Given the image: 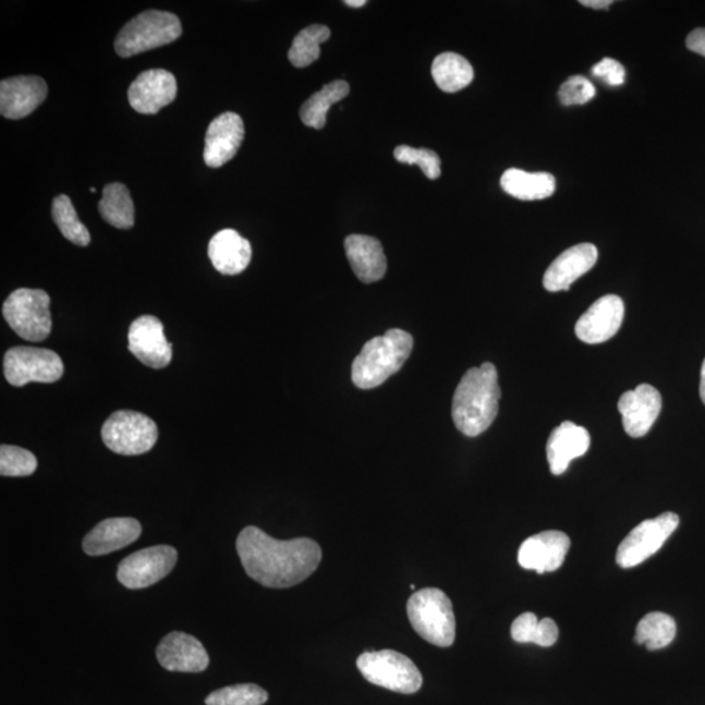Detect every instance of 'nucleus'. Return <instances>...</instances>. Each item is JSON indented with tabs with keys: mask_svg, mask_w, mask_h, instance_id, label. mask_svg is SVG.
Here are the masks:
<instances>
[{
	"mask_svg": "<svg viewBox=\"0 0 705 705\" xmlns=\"http://www.w3.org/2000/svg\"><path fill=\"white\" fill-rule=\"evenodd\" d=\"M142 535V525L136 519L111 518L97 524L83 539V550L90 557L107 556L126 548Z\"/></svg>",
	"mask_w": 705,
	"mask_h": 705,
	"instance_id": "nucleus-21",
	"label": "nucleus"
},
{
	"mask_svg": "<svg viewBox=\"0 0 705 705\" xmlns=\"http://www.w3.org/2000/svg\"><path fill=\"white\" fill-rule=\"evenodd\" d=\"M102 219L118 229H131L135 223L134 202L130 191L122 183H110L102 191L98 203Z\"/></svg>",
	"mask_w": 705,
	"mask_h": 705,
	"instance_id": "nucleus-27",
	"label": "nucleus"
},
{
	"mask_svg": "<svg viewBox=\"0 0 705 705\" xmlns=\"http://www.w3.org/2000/svg\"><path fill=\"white\" fill-rule=\"evenodd\" d=\"M393 156L400 163L418 165L428 180H438L440 177V158L434 150L399 145Z\"/></svg>",
	"mask_w": 705,
	"mask_h": 705,
	"instance_id": "nucleus-35",
	"label": "nucleus"
},
{
	"mask_svg": "<svg viewBox=\"0 0 705 705\" xmlns=\"http://www.w3.org/2000/svg\"><path fill=\"white\" fill-rule=\"evenodd\" d=\"M177 81L167 70L142 72L129 88L131 108L141 114H157L162 108L175 100Z\"/></svg>",
	"mask_w": 705,
	"mask_h": 705,
	"instance_id": "nucleus-15",
	"label": "nucleus"
},
{
	"mask_svg": "<svg viewBox=\"0 0 705 705\" xmlns=\"http://www.w3.org/2000/svg\"><path fill=\"white\" fill-rule=\"evenodd\" d=\"M680 525V516L665 512L655 519L644 520L619 545L617 563L622 569H632L656 555Z\"/></svg>",
	"mask_w": 705,
	"mask_h": 705,
	"instance_id": "nucleus-10",
	"label": "nucleus"
},
{
	"mask_svg": "<svg viewBox=\"0 0 705 705\" xmlns=\"http://www.w3.org/2000/svg\"><path fill=\"white\" fill-rule=\"evenodd\" d=\"M329 37H331V31L326 25L307 26L294 38L288 54L290 63L296 69H305L318 61L320 45L328 41Z\"/></svg>",
	"mask_w": 705,
	"mask_h": 705,
	"instance_id": "nucleus-31",
	"label": "nucleus"
},
{
	"mask_svg": "<svg viewBox=\"0 0 705 705\" xmlns=\"http://www.w3.org/2000/svg\"><path fill=\"white\" fill-rule=\"evenodd\" d=\"M50 296L41 289H17L3 305V316L20 338L37 342L51 332Z\"/></svg>",
	"mask_w": 705,
	"mask_h": 705,
	"instance_id": "nucleus-7",
	"label": "nucleus"
},
{
	"mask_svg": "<svg viewBox=\"0 0 705 705\" xmlns=\"http://www.w3.org/2000/svg\"><path fill=\"white\" fill-rule=\"evenodd\" d=\"M208 256L214 267L222 275H240L252 262L250 242L233 229L221 230L208 245Z\"/></svg>",
	"mask_w": 705,
	"mask_h": 705,
	"instance_id": "nucleus-24",
	"label": "nucleus"
},
{
	"mask_svg": "<svg viewBox=\"0 0 705 705\" xmlns=\"http://www.w3.org/2000/svg\"><path fill=\"white\" fill-rule=\"evenodd\" d=\"M559 100L564 107L584 105L596 96V88L584 76H572L561 85L558 92Z\"/></svg>",
	"mask_w": 705,
	"mask_h": 705,
	"instance_id": "nucleus-36",
	"label": "nucleus"
},
{
	"mask_svg": "<svg viewBox=\"0 0 705 705\" xmlns=\"http://www.w3.org/2000/svg\"><path fill=\"white\" fill-rule=\"evenodd\" d=\"M624 318V303L621 296H601L576 323L575 333L585 344H601L615 338Z\"/></svg>",
	"mask_w": 705,
	"mask_h": 705,
	"instance_id": "nucleus-13",
	"label": "nucleus"
},
{
	"mask_svg": "<svg viewBox=\"0 0 705 705\" xmlns=\"http://www.w3.org/2000/svg\"><path fill=\"white\" fill-rule=\"evenodd\" d=\"M593 76L601 78L609 87H621L625 82V70L616 59L604 58L592 69Z\"/></svg>",
	"mask_w": 705,
	"mask_h": 705,
	"instance_id": "nucleus-37",
	"label": "nucleus"
},
{
	"mask_svg": "<svg viewBox=\"0 0 705 705\" xmlns=\"http://www.w3.org/2000/svg\"><path fill=\"white\" fill-rule=\"evenodd\" d=\"M571 546L570 537L561 531H546L526 538L519 549L518 561L525 570L538 573L557 571Z\"/></svg>",
	"mask_w": 705,
	"mask_h": 705,
	"instance_id": "nucleus-17",
	"label": "nucleus"
},
{
	"mask_svg": "<svg viewBox=\"0 0 705 705\" xmlns=\"http://www.w3.org/2000/svg\"><path fill=\"white\" fill-rule=\"evenodd\" d=\"M701 398L703 400V403L705 405V360L703 362L702 366V374H701Z\"/></svg>",
	"mask_w": 705,
	"mask_h": 705,
	"instance_id": "nucleus-40",
	"label": "nucleus"
},
{
	"mask_svg": "<svg viewBox=\"0 0 705 705\" xmlns=\"http://www.w3.org/2000/svg\"><path fill=\"white\" fill-rule=\"evenodd\" d=\"M63 373L62 358L50 349L15 347L4 355V377L13 387H23L31 381L54 384Z\"/></svg>",
	"mask_w": 705,
	"mask_h": 705,
	"instance_id": "nucleus-9",
	"label": "nucleus"
},
{
	"mask_svg": "<svg viewBox=\"0 0 705 705\" xmlns=\"http://www.w3.org/2000/svg\"><path fill=\"white\" fill-rule=\"evenodd\" d=\"M182 35V24L174 13L149 10L123 26L116 38L117 54L130 58L174 42Z\"/></svg>",
	"mask_w": 705,
	"mask_h": 705,
	"instance_id": "nucleus-5",
	"label": "nucleus"
},
{
	"mask_svg": "<svg viewBox=\"0 0 705 705\" xmlns=\"http://www.w3.org/2000/svg\"><path fill=\"white\" fill-rule=\"evenodd\" d=\"M412 628L426 642L440 648L451 647L457 637V619L451 599L438 588L421 589L406 605Z\"/></svg>",
	"mask_w": 705,
	"mask_h": 705,
	"instance_id": "nucleus-4",
	"label": "nucleus"
},
{
	"mask_svg": "<svg viewBox=\"0 0 705 705\" xmlns=\"http://www.w3.org/2000/svg\"><path fill=\"white\" fill-rule=\"evenodd\" d=\"M412 335L394 328L367 341L353 362V384L362 390L384 385L404 366L413 351Z\"/></svg>",
	"mask_w": 705,
	"mask_h": 705,
	"instance_id": "nucleus-3",
	"label": "nucleus"
},
{
	"mask_svg": "<svg viewBox=\"0 0 705 705\" xmlns=\"http://www.w3.org/2000/svg\"><path fill=\"white\" fill-rule=\"evenodd\" d=\"M178 552L173 546L157 545L134 552L118 566V580L129 589L154 585L173 571Z\"/></svg>",
	"mask_w": 705,
	"mask_h": 705,
	"instance_id": "nucleus-11",
	"label": "nucleus"
},
{
	"mask_svg": "<svg viewBox=\"0 0 705 705\" xmlns=\"http://www.w3.org/2000/svg\"><path fill=\"white\" fill-rule=\"evenodd\" d=\"M500 186L519 200H544L556 193V178L550 173H528L520 169H509L505 171Z\"/></svg>",
	"mask_w": 705,
	"mask_h": 705,
	"instance_id": "nucleus-25",
	"label": "nucleus"
},
{
	"mask_svg": "<svg viewBox=\"0 0 705 705\" xmlns=\"http://www.w3.org/2000/svg\"><path fill=\"white\" fill-rule=\"evenodd\" d=\"M511 636L518 643H535L539 647H551L558 641V625L551 618L538 621L533 612H524L512 623Z\"/></svg>",
	"mask_w": 705,
	"mask_h": 705,
	"instance_id": "nucleus-29",
	"label": "nucleus"
},
{
	"mask_svg": "<svg viewBox=\"0 0 705 705\" xmlns=\"http://www.w3.org/2000/svg\"><path fill=\"white\" fill-rule=\"evenodd\" d=\"M591 435L586 428L566 421L551 431L546 454L550 472L561 476L573 459L583 457L589 450Z\"/></svg>",
	"mask_w": 705,
	"mask_h": 705,
	"instance_id": "nucleus-22",
	"label": "nucleus"
},
{
	"mask_svg": "<svg viewBox=\"0 0 705 705\" xmlns=\"http://www.w3.org/2000/svg\"><path fill=\"white\" fill-rule=\"evenodd\" d=\"M351 87L344 81H336L325 85L319 92L302 105L300 116L307 127L321 130L326 126L327 113L332 105L344 100Z\"/></svg>",
	"mask_w": 705,
	"mask_h": 705,
	"instance_id": "nucleus-28",
	"label": "nucleus"
},
{
	"mask_svg": "<svg viewBox=\"0 0 705 705\" xmlns=\"http://www.w3.org/2000/svg\"><path fill=\"white\" fill-rule=\"evenodd\" d=\"M347 258L353 272L365 283L385 278L387 259L381 243L374 236L353 234L344 242Z\"/></svg>",
	"mask_w": 705,
	"mask_h": 705,
	"instance_id": "nucleus-23",
	"label": "nucleus"
},
{
	"mask_svg": "<svg viewBox=\"0 0 705 705\" xmlns=\"http://www.w3.org/2000/svg\"><path fill=\"white\" fill-rule=\"evenodd\" d=\"M51 216L65 240L76 246L85 247L89 245L90 234L88 229L78 220L74 204H72L68 195L56 197L54 202H52Z\"/></svg>",
	"mask_w": 705,
	"mask_h": 705,
	"instance_id": "nucleus-32",
	"label": "nucleus"
},
{
	"mask_svg": "<svg viewBox=\"0 0 705 705\" xmlns=\"http://www.w3.org/2000/svg\"><path fill=\"white\" fill-rule=\"evenodd\" d=\"M236 551L247 575L267 588H289L318 569L321 549L314 539L280 542L256 526H247L236 538Z\"/></svg>",
	"mask_w": 705,
	"mask_h": 705,
	"instance_id": "nucleus-1",
	"label": "nucleus"
},
{
	"mask_svg": "<svg viewBox=\"0 0 705 705\" xmlns=\"http://www.w3.org/2000/svg\"><path fill=\"white\" fill-rule=\"evenodd\" d=\"M101 435L110 451L136 457L155 447L158 428L155 421L143 413L118 411L105 421Z\"/></svg>",
	"mask_w": 705,
	"mask_h": 705,
	"instance_id": "nucleus-8",
	"label": "nucleus"
},
{
	"mask_svg": "<svg viewBox=\"0 0 705 705\" xmlns=\"http://www.w3.org/2000/svg\"><path fill=\"white\" fill-rule=\"evenodd\" d=\"M268 701L265 689L253 683L234 684L214 691L206 700L207 705H263Z\"/></svg>",
	"mask_w": 705,
	"mask_h": 705,
	"instance_id": "nucleus-33",
	"label": "nucleus"
},
{
	"mask_svg": "<svg viewBox=\"0 0 705 705\" xmlns=\"http://www.w3.org/2000/svg\"><path fill=\"white\" fill-rule=\"evenodd\" d=\"M245 137V124L239 114L228 111L210 122L204 147V162L221 168L236 155Z\"/></svg>",
	"mask_w": 705,
	"mask_h": 705,
	"instance_id": "nucleus-19",
	"label": "nucleus"
},
{
	"mask_svg": "<svg viewBox=\"0 0 705 705\" xmlns=\"http://www.w3.org/2000/svg\"><path fill=\"white\" fill-rule=\"evenodd\" d=\"M597 259V247L592 243H580L566 250L545 272V289L548 292L569 290L573 282L595 267Z\"/></svg>",
	"mask_w": 705,
	"mask_h": 705,
	"instance_id": "nucleus-20",
	"label": "nucleus"
},
{
	"mask_svg": "<svg viewBox=\"0 0 705 705\" xmlns=\"http://www.w3.org/2000/svg\"><path fill=\"white\" fill-rule=\"evenodd\" d=\"M502 397L498 372L490 362L473 367L464 374L454 391L452 418L458 430L466 437H477L497 418Z\"/></svg>",
	"mask_w": 705,
	"mask_h": 705,
	"instance_id": "nucleus-2",
	"label": "nucleus"
},
{
	"mask_svg": "<svg viewBox=\"0 0 705 705\" xmlns=\"http://www.w3.org/2000/svg\"><path fill=\"white\" fill-rule=\"evenodd\" d=\"M661 408V393L655 387L641 385L635 390L624 392L618 401L624 431L631 438L644 437L660 416Z\"/></svg>",
	"mask_w": 705,
	"mask_h": 705,
	"instance_id": "nucleus-14",
	"label": "nucleus"
},
{
	"mask_svg": "<svg viewBox=\"0 0 705 705\" xmlns=\"http://www.w3.org/2000/svg\"><path fill=\"white\" fill-rule=\"evenodd\" d=\"M431 75L441 90L454 94L473 82L474 71L464 57L454 52H445L434 59Z\"/></svg>",
	"mask_w": 705,
	"mask_h": 705,
	"instance_id": "nucleus-26",
	"label": "nucleus"
},
{
	"mask_svg": "<svg viewBox=\"0 0 705 705\" xmlns=\"http://www.w3.org/2000/svg\"><path fill=\"white\" fill-rule=\"evenodd\" d=\"M349 7H355V9H360V7H364L366 4V0H347L344 2Z\"/></svg>",
	"mask_w": 705,
	"mask_h": 705,
	"instance_id": "nucleus-41",
	"label": "nucleus"
},
{
	"mask_svg": "<svg viewBox=\"0 0 705 705\" xmlns=\"http://www.w3.org/2000/svg\"><path fill=\"white\" fill-rule=\"evenodd\" d=\"M580 4L584 7H589V9L605 10V9H609V5H611L612 2L611 0H582Z\"/></svg>",
	"mask_w": 705,
	"mask_h": 705,
	"instance_id": "nucleus-39",
	"label": "nucleus"
},
{
	"mask_svg": "<svg viewBox=\"0 0 705 705\" xmlns=\"http://www.w3.org/2000/svg\"><path fill=\"white\" fill-rule=\"evenodd\" d=\"M158 663L169 671L200 673L208 668L209 656L204 645L195 636L184 632H170L156 649Z\"/></svg>",
	"mask_w": 705,
	"mask_h": 705,
	"instance_id": "nucleus-18",
	"label": "nucleus"
},
{
	"mask_svg": "<svg viewBox=\"0 0 705 705\" xmlns=\"http://www.w3.org/2000/svg\"><path fill=\"white\" fill-rule=\"evenodd\" d=\"M48 96V84L39 76L3 78L0 83V113L7 120H22L35 111Z\"/></svg>",
	"mask_w": 705,
	"mask_h": 705,
	"instance_id": "nucleus-16",
	"label": "nucleus"
},
{
	"mask_svg": "<svg viewBox=\"0 0 705 705\" xmlns=\"http://www.w3.org/2000/svg\"><path fill=\"white\" fill-rule=\"evenodd\" d=\"M686 46L690 51L696 52L705 58V28H697L690 33L686 38Z\"/></svg>",
	"mask_w": 705,
	"mask_h": 705,
	"instance_id": "nucleus-38",
	"label": "nucleus"
},
{
	"mask_svg": "<svg viewBox=\"0 0 705 705\" xmlns=\"http://www.w3.org/2000/svg\"><path fill=\"white\" fill-rule=\"evenodd\" d=\"M357 668L368 682L394 693H417L424 682L411 658L397 651L365 652L358 657Z\"/></svg>",
	"mask_w": 705,
	"mask_h": 705,
	"instance_id": "nucleus-6",
	"label": "nucleus"
},
{
	"mask_svg": "<svg viewBox=\"0 0 705 705\" xmlns=\"http://www.w3.org/2000/svg\"><path fill=\"white\" fill-rule=\"evenodd\" d=\"M37 464L35 454L24 448L0 447V474L3 477H28L36 472Z\"/></svg>",
	"mask_w": 705,
	"mask_h": 705,
	"instance_id": "nucleus-34",
	"label": "nucleus"
},
{
	"mask_svg": "<svg viewBox=\"0 0 705 705\" xmlns=\"http://www.w3.org/2000/svg\"><path fill=\"white\" fill-rule=\"evenodd\" d=\"M677 624L674 618L665 612H649L636 628L635 642L649 651L668 647L674 641Z\"/></svg>",
	"mask_w": 705,
	"mask_h": 705,
	"instance_id": "nucleus-30",
	"label": "nucleus"
},
{
	"mask_svg": "<svg viewBox=\"0 0 705 705\" xmlns=\"http://www.w3.org/2000/svg\"><path fill=\"white\" fill-rule=\"evenodd\" d=\"M129 351L151 368L167 367L173 358V345L165 338L163 325L151 315H143L131 325Z\"/></svg>",
	"mask_w": 705,
	"mask_h": 705,
	"instance_id": "nucleus-12",
	"label": "nucleus"
}]
</instances>
